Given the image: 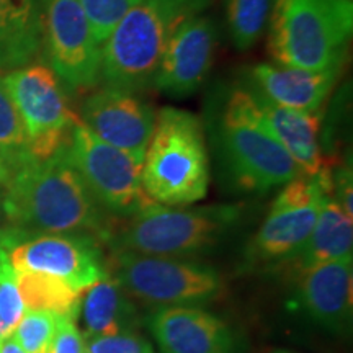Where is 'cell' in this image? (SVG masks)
<instances>
[{
  "label": "cell",
  "instance_id": "cell-10",
  "mask_svg": "<svg viewBox=\"0 0 353 353\" xmlns=\"http://www.w3.org/2000/svg\"><path fill=\"white\" fill-rule=\"evenodd\" d=\"M74 169L107 213L126 218L151 201L141 183L143 165L95 136L77 120L65 144Z\"/></svg>",
  "mask_w": 353,
  "mask_h": 353
},
{
  "label": "cell",
  "instance_id": "cell-2",
  "mask_svg": "<svg viewBox=\"0 0 353 353\" xmlns=\"http://www.w3.org/2000/svg\"><path fill=\"white\" fill-rule=\"evenodd\" d=\"M211 0H139L101 44L105 87L138 92L151 87L167 43L185 20Z\"/></svg>",
  "mask_w": 353,
  "mask_h": 353
},
{
  "label": "cell",
  "instance_id": "cell-26",
  "mask_svg": "<svg viewBox=\"0 0 353 353\" xmlns=\"http://www.w3.org/2000/svg\"><path fill=\"white\" fill-rule=\"evenodd\" d=\"M57 314L50 311H25L13 330L25 353H48L54 335Z\"/></svg>",
  "mask_w": 353,
  "mask_h": 353
},
{
  "label": "cell",
  "instance_id": "cell-31",
  "mask_svg": "<svg viewBox=\"0 0 353 353\" xmlns=\"http://www.w3.org/2000/svg\"><path fill=\"white\" fill-rule=\"evenodd\" d=\"M7 182V172H6V169H3V164H2V161H0V183H6Z\"/></svg>",
  "mask_w": 353,
  "mask_h": 353
},
{
  "label": "cell",
  "instance_id": "cell-29",
  "mask_svg": "<svg viewBox=\"0 0 353 353\" xmlns=\"http://www.w3.org/2000/svg\"><path fill=\"white\" fill-rule=\"evenodd\" d=\"M48 353H85V339L77 327L76 316H57Z\"/></svg>",
  "mask_w": 353,
  "mask_h": 353
},
{
  "label": "cell",
  "instance_id": "cell-6",
  "mask_svg": "<svg viewBox=\"0 0 353 353\" xmlns=\"http://www.w3.org/2000/svg\"><path fill=\"white\" fill-rule=\"evenodd\" d=\"M219 143L234 182L249 192H268L301 175L296 162L265 126L247 87L234 88L224 103Z\"/></svg>",
  "mask_w": 353,
  "mask_h": 353
},
{
  "label": "cell",
  "instance_id": "cell-32",
  "mask_svg": "<svg viewBox=\"0 0 353 353\" xmlns=\"http://www.w3.org/2000/svg\"><path fill=\"white\" fill-rule=\"evenodd\" d=\"M272 353H294V352H290V350H273Z\"/></svg>",
  "mask_w": 353,
  "mask_h": 353
},
{
  "label": "cell",
  "instance_id": "cell-4",
  "mask_svg": "<svg viewBox=\"0 0 353 353\" xmlns=\"http://www.w3.org/2000/svg\"><path fill=\"white\" fill-rule=\"evenodd\" d=\"M239 205H211L185 208L148 201L112 226L107 241L114 252L187 259L214 247L236 226Z\"/></svg>",
  "mask_w": 353,
  "mask_h": 353
},
{
  "label": "cell",
  "instance_id": "cell-15",
  "mask_svg": "<svg viewBox=\"0 0 353 353\" xmlns=\"http://www.w3.org/2000/svg\"><path fill=\"white\" fill-rule=\"evenodd\" d=\"M161 353H236L232 330L221 317L200 306H165L148 317Z\"/></svg>",
  "mask_w": 353,
  "mask_h": 353
},
{
  "label": "cell",
  "instance_id": "cell-27",
  "mask_svg": "<svg viewBox=\"0 0 353 353\" xmlns=\"http://www.w3.org/2000/svg\"><path fill=\"white\" fill-rule=\"evenodd\" d=\"M85 12L92 33L100 44L139 0H79Z\"/></svg>",
  "mask_w": 353,
  "mask_h": 353
},
{
  "label": "cell",
  "instance_id": "cell-18",
  "mask_svg": "<svg viewBox=\"0 0 353 353\" xmlns=\"http://www.w3.org/2000/svg\"><path fill=\"white\" fill-rule=\"evenodd\" d=\"M247 88L254 97L265 126L288 152V156L296 162L301 175L316 176L329 169L321 152L319 132L322 117L319 112L309 113L278 107L250 87Z\"/></svg>",
  "mask_w": 353,
  "mask_h": 353
},
{
  "label": "cell",
  "instance_id": "cell-22",
  "mask_svg": "<svg viewBox=\"0 0 353 353\" xmlns=\"http://www.w3.org/2000/svg\"><path fill=\"white\" fill-rule=\"evenodd\" d=\"M25 311H50L57 316H77L83 291L57 278L33 272H15Z\"/></svg>",
  "mask_w": 353,
  "mask_h": 353
},
{
  "label": "cell",
  "instance_id": "cell-28",
  "mask_svg": "<svg viewBox=\"0 0 353 353\" xmlns=\"http://www.w3.org/2000/svg\"><path fill=\"white\" fill-rule=\"evenodd\" d=\"M85 353H154V348L138 330H132L85 337Z\"/></svg>",
  "mask_w": 353,
  "mask_h": 353
},
{
  "label": "cell",
  "instance_id": "cell-33",
  "mask_svg": "<svg viewBox=\"0 0 353 353\" xmlns=\"http://www.w3.org/2000/svg\"><path fill=\"white\" fill-rule=\"evenodd\" d=\"M0 342H2V339H0Z\"/></svg>",
  "mask_w": 353,
  "mask_h": 353
},
{
  "label": "cell",
  "instance_id": "cell-20",
  "mask_svg": "<svg viewBox=\"0 0 353 353\" xmlns=\"http://www.w3.org/2000/svg\"><path fill=\"white\" fill-rule=\"evenodd\" d=\"M348 257H353V218L343 213L339 203L329 195L306 244L285 265H288L293 275H298L321 263Z\"/></svg>",
  "mask_w": 353,
  "mask_h": 353
},
{
  "label": "cell",
  "instance_id": "cell-5",
  "mask_svg": "<svg viewBox=\"0 0 353 353\" xmlns=\"http://www.w3.org/2000/svg\"><path fill=\"white\" fill-rule=\"evenodd\" d=\"M353 0H273L268 50L276 64L322 70L343 65Z\"/></svg>",
  "mask_w": 353,
  "mask_h": 353
},
{
  "label": "cell",
  "instance_id": "cell-9",
  "mask_svg": "<svg viewBox=\"0 0 353 353\" xmlns=\"http://www.w3.org/2000/svg\"><path fill=\"white\" fill-rule=\"evenodd\" d=\"M330 188V169L316 176L299 175L285 183L250 242L247 250L250 262L255 265L290 262L311 236Z\"/></svg>",
  "mask_w": 353,
  "mask_h": 353
},
{
  "label": "cell",
  "instance_id": "cell-11",
  "mask_svg": "<svg viewBox=\"0 0 353 353\" xmlns=\"http://www.w3.org/2000/svg\"><path fill=\"white\" fill-rule=\"evenodd\" d=\"M23 123L28 151L44 161L68 144L79 118L70 112L56 74L41 64L13 69L3 77Z\"/></svg>",
  "mask_w": 353,
  "mask_h": 353
},
{
  "label": "cell",
  "instance_id": "cell-21",
  "mask_svg": "<svg viewBox=\"0 0 353 353\" xmlns=\"http://www.w3.org/2000/svg\"><path fill=\"white\" fill-rule=\"evenodd\" d=\"M81 311L85 337L138 330V307L110 275L83 291Z\"/></svg>",
  "mask_w": 353,
  "mask_h": 353
},
{
  "label": "cell",
  "instance_id": "cell-8",
  "mask_svg": "<svg viewBox=\"0 0 353 353\" xmlns=\"http://www.w3.org/2000/svg\"><path fill=\"white\" fill-rule=\"evenodd\" d=\"M15 272H33L85 291L110 275L100 239L85 234H32L19 228L0 231Z\"/></svg>",
  "mask_w": 353,
  "mask_h": 353
},
{
  "label": "cell",
  "instance_id": "cell-19",
  "mask_svg": "<svg viewBox=\"0 0 353 353\" xmlns=\"http://www.w3.org/2000/svg\"><path fill=\"white\" fill-rule=\"evenodd\" d=\"M48 0H0V69H19L37 57L44 41Z\"/></svg>",
  "mask_w": 353,
  "mask_h": 353
},
{
  "label": "cell",
  "instance_id": "cell-12",
  "mask_svg": "<svg viewBox=\"0 0 353 353\" xmlns=\"http://www.w3.org/2000/svg\"><path fill=\"white\" fill-rule=\"evenodd\" d=\"M44 44L51 70L69 87L90 88L99 83L101 44L79 0H48Z\"/></svg>",
  "mask_w": 353,
  "mask_h": 353
},
{
  "label": "cell",
  "instance_id": "cell-24",
  "mask_svg": "<svg viewBox=\"0 0 353 353\" xmlns=\"http://www.w3.org/2000/svg\"><path fill=\"white\" fill-rule=\"evenodd\" d=\"M32 154L28 151L23 123L13 103L3 77H0V161L8 175L28 162Z\"/></svg>",
  "mask_w": 353,
  "mask_h": 353
},
{
  "label": "cell",
  "instance_id": "cell-3",
  "mask_svg": "<svg viewBox=\"0 0 353 353\" xmlns=\"http://www.w3.org/2000/svg\"><path fill=\"white\" fill-rule=\"evenodd\" d=\"M141 183L145 195L164 206H188L206 196L210 159L198 117L174 107L157 113Z\"/></svg>",
  "mask_w": 353,
  "mask_h": 353
},
{
  "label": "cell",
  "instance_id": "cell-1",
  "mask_svg": "<svg viewBox=\"0 0 353 353\" xmlns=\"http://www.w3.org/2000/svg\"><path fill=\"white\" fill-rule=\"evenodd\" d=\"M3 210L13 228L32 234H85L107 239L112 223L74 169L65 145L30 159L8 175Z\"/></svg>",
  "mask_w": 353,
  "mask_h": 353
},
{
  "label": "cell",
  "instance_id": "cell-16",
  "mask_svg": "<svg viewBox=\"0 0 353 353\" xmlns=\"http://www.w3.org/2000/svg\"><path fill=\"white\" fill-rule=\"evenodd\" d=\"M353 257L325 262L298 273L294 307L332 332H347L353 312Z\"/></svg>",
  "mask_w": 353,
  "mask_h": 353
},
{
  "label": "cell",
  "instance_id": "cell-23",
  "mask_svg": "<svg viewBox=\"0 0 353 353\" xmlns=\"http://www.w3.org/2000/svg\"><path fill=\"white\" fill-rule=\"evenodd\" d=\"M272 6L273 0H226L229 37L237 50H249L262 38Z\"/></svg>",
  "mask_w": 353,
  "mask_h": 353
},
{
  "label": "cell",
  "instance_id": "cell-30",
  "mask_svg": "<svg viewBox=\"0 0 353 353\" xmlns=\"http://www.w3.org/2000/svg\"><path fill=\"white\" fill-rule=\"evenodd\" d=\"M0 353H25V350L15 339V335L10 334L3 337L2 342H0Z\"/></svg>",
  "mask_w": 353,
  "mask_h": 353
},
{
  "label": "cell",
  "instance_id": "cell-14",
  "mask_svg": "<svg viewBox=\"0 0 353 353\" xmlns=\"http://www.w3.org/2000/svg\"><path fill=\"white\" fill-rule=\"evenodd\" d=\"M216 32L203 13L185 20L167 43L152 87L170 97H187L198 90L213 68Z\"/></svg>",
  "mask_w": 353,
  "mask_h": 353
},
{
  "label": "cell",
  "instance_id": "cell-7",
  "mask_svg": "<svg viewBox=\"0 0 353 353\" xmlns=\"http://www.w3.org/2000/svg\"><path fill=\"white\" fill-rule=\"evenodd\" d=\"M108 268L132 301L149 306H196L224 291L216 268L187 259L114 252Z\"/></svg>",
  "mask_w": 353,
  "mask_h": 353
},
{
  "label": "cell",
  "instance_id": "cell-25",
  "mask_svg": "<svg viewBox=\"0 0 353 353\" xmlns=\"http://www.w3.org/2000/svg\"><path fill=\"white\" fill-rule=\"evenodd\" d=\"M25 314L19 286L7 250L0 245V339L13 334Z\"/></svg>",
  "mask_w": 353,
  "mask_h": 353
},
{
  "label": "cell",
  "instance_id": "cell-13",
  "mask_svg": "<svg viewBox=\"0 0 353 353\" xmlns=\"http://www.w3.org/2000/svg\"><path fill=\"white\" fill-rule=\"evenodd\" d=\"M157 113L138 94L103 87L90 94L81 108V121L101 141L143 165Z\"/></svg>",
  "mask_w": 353,
  "mask_h": 353
},
{
  "label": "cell",
  "instance_id": "cell-17",
  "mask_svg": "<svg viewBox=\"0 0 353 353\" xmlns=\"http://www.w3.org/2000/svg\"><path fill=\"white\" fill-rule=\"evenodd\" d=\"M342 65L309 70L262 63L249 72V87L278 107L298 112H319L341 76Z\"/></svg>",
  "mask_w": 353,
  "mask_h": 353
}]
</instances>
